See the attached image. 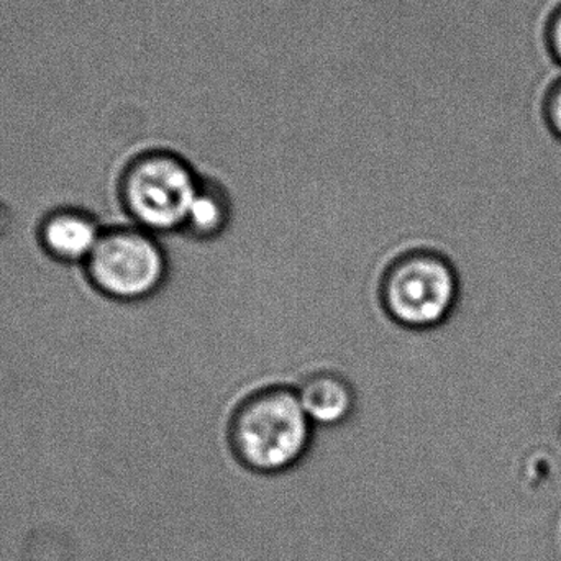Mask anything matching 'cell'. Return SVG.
Wrapping results in <instances>:
<instances>
[{"label": "cell", "mask_w": 561, "mask_h": 561, "mask_svg": "<svg viewBox=\"0 0 561 561\" xmlns=\"http://www.w3.org/2000/svg\"><path fill=\"white\" fill-rule=\"evenodd\" d=\"M556 421H557V428H559V435L561 438V401H560V405H559V412H557Z\"/></svg>", "instance_id": "30bf717a"}, {"label": "cell", "mask_w": 561, "mask_h": 561, "mask_svg": "<svg viewBox=\"0 0 561 561\" xmlns=\"http://www.w3.org/2000/svg\"><path fill=\"white\" fill-rule=\"evenodd\" d=\"M233 214L236 207L229 187L217 178L201 174L199 186L181 232L196 240L219 239L232 226Z\"/></svg>", "instance_id": "52a82bcc"}, {"label": "cell", "mask_w": 561, "mask_h": 561, "mask_svg": "<svg viewBox=\"0 0 561 561\" xmlns=\"http://www.w3.org/2000/svg\"><path fill=\"white\" fill-rule=\"evenodd\" d=\"M540 117L550 137L561 144V72L549 82L540 99Z\"/></svg>", "instance_id": "ba28073f"}, {"label": "cell", "mask_w": 561, "mask_h": 561, "mask_svg": "<svg viewBox=\"0 0 561 561\" xmlns=\"http://www.w3.org/2000/svg\"><path fill=\"white\" fill-rule=\"evenodd\" d=\"M102 233V227L85 214L62 210L46 220L42 240L46 252L56 260L85 265L94 253Z\"/></svg>", "instance_id": "8992f818"}, {"label": "cell", "mask_w": 561, "mask_h": 561, "mask_svg": "<svg viewBox=\"0 0 561 561\" xmlns=\"http://www.w3.org/2000/svg\"><path fill=\"white\" fill-rule=\"evenodd\" d=\"M297 396L316 428H335L348 422L358 408V392L339 371L312 373L297 385Z\"/></svg>", "instance_id": "5b68a950"}, {"label": "cell", "mask_w": 561, "mask_h": 561, "mask_svg": "<svg viewBox=\"0 0 561 561\" xmlns=\"http://www.w3.org/2000/svg\"><path fill=\"white\" fill-rule=\"evenodd\" d=\"M463 279L454 260L438 250L419 249L396 259L381 284L386 313L398 325L432 330L457 313Z\"/></svg>", "instance_id": "7a4b0ae2"}, {"label": "cell", "mask_w": 561, "mask_h": 561, "mask_svg": "<svg viewBox=\"0 0 561 561\" xmlns=\"http://www.w3.org/2000/svg\"><path fill=\"white\" fill-rule=\"evenodd\" d=\"M201 174L173 148H154L128 167L122 201L131 222L153 236L183 230Z\"/></svg>", "instance_id": "3957f363"}, {"label": "cell", "mask_w": 561, "mask_h": 561, "mask_svg": "<svg viewBox=\"0 0 561 561\" xmlns=\"http://www.w3.org/2000/svg\"><path fill=\"white\" fill-rule=\"evenodd\" d=\"M316 427L296 389L273 386L247 398L230 422V444L243 465L260 473L296 467L312 445Z\"/></svg>", "instance_id": "6da1fadb"}, {"label": "cell", "mask_w": 561, "mask_h": 561, "mask_svg": "<svg viewBox=\"0 0 561 561\" xmlns=\"http://www.w3.org/2000/svg\"><path fill=\"white\" fill-rule=\"evenodd\" d=\"M85 268L101 293L124 302L154 296L170 275L160 237L138 227L102 233Z\"/></svg>", "instance_id": "277c9868"}, {"label": "cell", "mask_w": 561, "mask_h": 561, "mask_svg": "<svg viewBox=\"0 0 561 561\" xmlns=\"http://www.w3.org/2000/svg\"><path fill=\"white\" fill-rule=\"evenodd\" d=\"M542 42L550 61L561 72V0L543 20Z\"/></svg>", "instance_id": "9c48e42d"}]
</instances>
